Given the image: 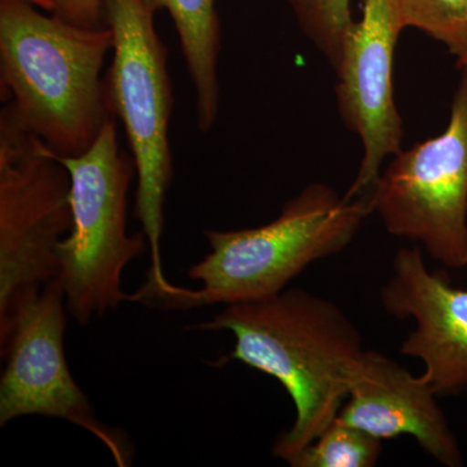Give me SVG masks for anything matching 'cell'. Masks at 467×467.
I'll return each instance as SVG.
<instances>
[{"label": "cell", "mask_w": 467, "mask_h": 467, "mask_svg": "<svg viewBox=\"0 0 467 467\" xmlns=\"http://www.w3.org/2000/svg\"><path fill=\"white\" fill-rule=\"evenodd\" d=\"M48 150L70 177L73 225L58 244L57 281L67 313L88 325L130 301L122 291V273L150 245L143 232L129 235L126 230L129 186L137 169L133 156L119 149L115 116L82 155L60 158Z\"/></svg>", "instance_id": "5b68a950"}, {"label": "cell", "mask_w": 467, "mask_h": 467, "mask_svg": "<svg viewBox=\"0 0 467 467\" xmlns=\"http://www.w3.org/2000/svg\"><path fill=\"white\" fill-rule=\"evenodd\" d=\"M306 38L337 69L344 42L355 26L353 0H285Z\"/></svg>", "instance_id": "5bb4252c"}, {"label": "cell", "mask_w": 467, "mask_h": 467, "mask_svg": "<svg viewBox=\"0 0 467 467\" xmlns=\"http://www.w3.org/2000/svg\"><path fill=\"white\" fill-rule=\"evenodd\" d=\"M48 12L73 26L100 29L104 20V0H48Z\"/></svg>", "instance_id": "2e32d148"}, {"label": "cell", "mask_w": 467, "mask_h": 467, "mask_svg": "<svg viewBox=\"0 0 467 467\" xmlns=\"http://www.w3.org/2000/svg\"><path fill=\"white\" fill-rule=\"evenodd\" d=\"M368 214L367 199L349 201L316 182L285 202L272 223L229 232L205 230L211 252L187 272L202 288L182 287L162 306H229L279 294L316 261L346 250Z\"/></svg>", "instance_id": "3957f363"}, {"label": "cell", "mask_w": 467, "mask_h": 467, "mask_svg": "<svg viewBox=\"0 0 467 467\" xmlns=\"http://www.w3.org/2000/svg\"><path fill=\"white\" fill-rule=\"evenodd\" d=\"M402 30L398 0H364L361 20L347 36L335 69L337 110L364 149L358 173L344 195L349 201L368 199L384 160L401 150L404 125L393 91V58Z\"/></svg>", "instance_id": "9c48e42d"}, {"label": "cell", "mask_w": 467, "mask_h": 467, "mask_svg": "<svg viewBox=\"0 0 467 467\" xmlns=\"http://www.w3.org/2000/svg\"><path fill=\"white\" fill-rule=\"evenodd\" d=\"M379 299L391 317L413 319L400 353L422 362L420 377L432 391L439 398L466 393L467 290L431 272L414 245L396 252Z\"/></svg>", "instance_id": "30bf717a"}, {"label": "cell", "mask_w": 467, "mask_h": 467, "mask_svg": "<svg viewBox=\"0 0 467 467\" xmlns=\"http://www.w3.org/2000/svg\"><path fill=\"white\" fill-rule=\"evenodd\" d=\"M457 67H460V69H466L467 67V55L465 57L462 58V60H460L459 63H457Z\"/></svg>", "instance_id": "e0dca14e"}, {"label": "cell", "mask_w": 467, "mask_h": 467, "mask_svg": "<svg viewBox=\"0 0 467 467\" xmlns=\"http://www.w3.org/2000/svg\"><path fill=\"white\" fill-rule=\"evenodd\" d=\"M66 312V297L57 278L18 295L0 321V346L5 358L0 380V425L26 416L67 420L103 442L117 465L128 466V442L95 417L67 368Z\"/></svg>", "instance_id": "ba28073f"}, {"label": "cell", "mask_w": 467, "mask_h": 467, "mask_svg": "<svg viewBox=\"0 0 467 467\" xmlns=\"http://www.w3.org/2000/svg\"><path fill=\"white\" fill-rule=\"evenodd\" d=\"M150 11L165 9L173 18L181 50L196 95L199 130L208 133L220 109L217 66L221 27L216 0H143Z\"/></svg>", "instance_id": "7c38bea8"}, {"label": "cell", "mask_w": 467, "mask_h": 467, "mask_svg": "<svg viewBox=\"0 0 467 467\" xmlns=\"http://www.w3.org/2000/svg\"><path fill=\"white\" fill-rule=\"evenodd\" d=\"M193 327L230 331L235 346L229 358L285 387L296 417L276 439L273 454L285 462L339 416L367 352L358 326L339 306L301 288L229 304L213 319Z\"/></svg>", "instance_id": "6da1fadb"}, {"label": "cell", "mask_w": 467, "mask_h": 467, "mask_svg": "<svg viewBox=\"0 0 467 467\" xmlns=\"http://www.w3.org/2000/svg\"><path fill=\"white\" fill-rule=\"evenodd\" d=\"M112 48L109 26L88 29L43 14L30 0H0L3 109L54 155H82L115 116L101 77Z\"/></svg>", "instance_id": "7a4b0ae2"}, {"label": "cell", "mask_w": 467, "mask_h": 467, "mask_svg": "<svg viewBox=\"0 0 467 467\" xmlns=\"http://www.w3.org/2000/svg\"><path fill=\"white\" fill-rule=\"evenodd\" d=\"M47 2H48V0H47ZM47 9H48V8H47Z\"/></svg>", "instance_id": "ac0fdd59"}, {"label": "cell", "mask_w": 467, "mask_h": 467, "mask_svg": "<svg viewBox=\"0 0 467 467\" xmlns=\"http://www.w3.org/2000/svg\"><path fill=\"white\" fill-rule=\"evenodd\" d=\"M155 12L143 0H104V20L113 33V57L106 78L110 110L125 128L138 174L135 217L149 239L147 282L134 294L146 304L177 291L165 276L161 260L164 204L173 178L169 122L173 90L167 48L153 23Z\"/></svg>", "instance_id": "277c9868"}, {"label": "cell", "mask_w": 467, "mask_h": 467, "mask_svg": "<svg viewBox=\"0 0 467 467\" xmlns=\"http://www.w3.org/2000/svg\"><path fill=\"white\" fill-rule=\"evenodd\" d=\"M401 26L442 43L457 63L467 55V0H398Z\"/></svg>", "instance_id": "9a60e30c"}, {"label": "cell", "mask_w": 467, "mask_h": 467, "mask_svg": "<svg viewBox=\"0 0 467 467\" xmlns=\"http://www.w3.org/2000/svg\"><path fill=\"white\" fill-rule=\"evenodd\" d=\"M368 202L391 235L448 269L467 267V67L445 130L393 155Z\"/></svg>", "instance_id": "8992f818"}, {"label": "cell", "mask_w": 467, "mask_h": 467, "mask_svg": "<svg viewBox=\"0 0 467 467\" xmlns=\"http://www.w3.org/2000/svg\"><path fill=\"white\" fill-rule=\"evenodd\" d=\"M422 379L383 353L367 349L337 420L380 439L413 436L425 453L447 467L465 465L459 439Z\"/></svg>", "instance_id": "8fae6325"}, {"label": "cell", "mask_w": 467, "mask_h": 467, "mask_svg": "<svg viewBox=\"0 0 467 467\" xmlns=\"http://www.w3.org/2000/svg\"><path fill=\"white\" fill-rule=\"evenodd\" d=\"M382 451L380 439L337 418L287 463L292 467H373Z\"/></svg>", "instance_id": "4fadbf2b"}, {"label": "cell", "mask_w": 467, "mask_h": 467, "mask_svg": "<svg viewBox=\"0 0 467 467\" xmlns=\"http://www.w3.org/2000/svg\"><path fill=\"white\" fill-rule=\"evenodd\" d=\"M73 225L70 177L38 137L0 112V321L18 295L57 279Z\"/></svg>", "instance_id": "52a82bcc"}]
</instances>
